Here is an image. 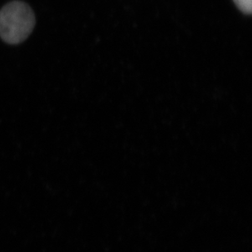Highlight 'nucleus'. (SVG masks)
Wrapping results in <instances>:
<instances>
[{
	"instance_id": "obj_1",
	"label": "nucleus",
	"mask_w": 252,
	"mask_h": 252,
	"mask_svg": "<svg viewBox=\"0 0 252 252\" xmlns=\"http://www.w3.org/2000/svg\"><path fill=\"white\" fill-rule=\"evenodd\" d=\"M35 16L27 2L13 0L0 10V38L8 44H19L31 35Z\"/></svg>"
},
{
	"instance_id": "obj_2",
	"label": "nucleus",
	"mask_w": 252,
	"mask_h": 252,
	"mask_svg": "<svg viewBox=\"0 0 252 252\" xmlns=\"http://www.w3.org/2000/svg\"><path fill=\"white\" fill-rule=\"evenodd\" d=\"M237 7L245 13L251 14L252 12V0H233Z\"/></svg>"
}]
</instances>
